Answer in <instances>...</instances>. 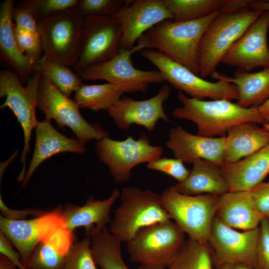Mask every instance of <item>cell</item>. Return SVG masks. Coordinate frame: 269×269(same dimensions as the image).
Listing matches in <instances>:
<instances>
[{"label": "cell", "mask_w": 269, "mask_h": 269, "mask_svg": "<svg viewBox=\"0 0 269 269\" xmlns=\"http://www.w3.org/2000/svg\"><path fill=\"white\" fill-rule=\"evenodd\" d=\"M95 148L98 156L118 183L128 181L135 166L161 158L163 154V148L152 145L145 134L136 140L131 136L121 141L105 137L97 141Z\"/></svg>", "instance_id": "cell-12"}, {"label": "cell", "mask_w": 269, "mask_h": 269, "mask_svg": "<svg viewBox=\"0 0 269 269\" xmlns=\"http://www.w3.org/2000/svg\"><path fill=\"white\" fill-rule=\"evenodd\" d=\"M177 99L182 106L174 109L172 116L186 119L197 127V134L209 137L216 135L225 137L232 126L244 122L264 125L267 123L258 108H243L226 99L205 101L187 97L179 91Z\"/></svg>", "instance_id": "cell-2"}, {"label": "cell", "mask_w": 269, "mask_h": 269, "mask_svg": "<svg viewBox=\"0 0 269 269\" xmlns=\"http://www.w3.org/2000/svg\"><path fill=\"white\" fill-rule=\"evenodd\" d=\"M0 209L1 215L4 218L15 220H25L28 216H33L35 218L43 216L48 212L39 208H27L23 210L12 209L8 207L3 202L0 195Z\"/></svg>", "instance_id": "cell-41"}, {"label": "cell", "mask_w": 269, "mask_h": 269, "mask_svg": "<svg viewBox=\"0 0 269 269\" xmlns=\"http://www.w3.org/2000/svg\"><path fill=\"white\" fill-rule=\"evenodd\" d=\"M192 163L186 179L172 186L176 191L190 196L203 193L220 196L230 191L220 167L203 159H196Z\"/></svg>", "instance_id": "cell-26"}, {"label": "cell", "mask_w": 269, "mask_h": 269, "mask_svg": "<svg viewBox=\"0 0 269 269\" xmlns=\"http://www.w3.org/2000/svg\"><path fill=\"white\" fill-rule=\"evenodd\" d=\"M143 49L139 43L130 49H121L114 58L87 68L80 76L85 81L105 80L119 87L124 93L145 92L150 84H161L165 81L159 70L145 71L134 67L132 55Z\"/></svg>", "instance_id": "cell-13"}, {"label": "cell", "mask_w": 269, "mask_h": 269, "mask_svg": "<svg viewBox=\"0 0 269 269\" xmlns=\"http://www.w3.org/2000/svg\"><path fill=\"white\" fill-rule=\"evenodd\" d=\"M260 225V236L254 269H269V221L263 218Z\"/></svg>", "instance_id": "cell-39"}, {"label": "cell", "mask_w": 269, "mask_h": 269, "mask_svg": "<svg viewBox=\"0 0 269 269\" xmlns=\"http://www.w3.org/2000/svg\"><path fill=\"white\" fill-rule=\"evenodd\" d=\"M184 240V233L169 220L140 229L127 249L130 260L141 266L166 267Z\"/></svg>", "instance_id": "cell-10"}, {"label": "cell", "mask_w": 269, "mask_h": 269, "mask_svg": "<svg viewBox=\"0 0 269 269\" xmlns=\"http://www.w3.org/2000/svg\"><path fill=\"white\" fill-rule=\"evenodd\" d=\"M78 2V0H22L17 5L27 9L38 21L74 8Z\"/></svg>", "instance_id": "cell-35"}, {"label": "cell", "mask_w": 269, "mask_h": 269, "mask_svg": "<svg viewBox=\"0 0 269 269\" xmlns=\"http://www.w3.org/2000/svg\"><path fill=\"white\" fill-rule=\"evenodd\" d=\"M146 166L149 169L157 170L172 176L178 182L185 180L190 171L181 160L176 158L161 157L147 163Z\"/></svg>", "instance_id": "cell-38"}, {"label": "cell", "mask_w": 269, "mask_h": 269, "mask_svg": "<svg viewBox=\"0 0 269 269\" xmlns=\"http://www.w3.org/2000/svg\"><path fill=\"white\" fill-rule=\"evenodd\" d=\"M121 28L114 17H84L79 56L73 70L80 76L87 68L111 60L121 49Z\"/></svg>", "instance_id": "cell-11"}, {"label": "cell", "mask_w": 269, "mask_h": 269, "mask_svg": "<svg viewBox=\"0 0 269 269\" xmlns=\"http://www.w3.org/2000/svg\"><path fill=\"white\" fill-rule=\"evenodd\" d=\"M12 243L8 238L0 231V253L8 258L19 269H25L23 265L21 256L18 252L15 251Z\"/></svg>", "instance_id": "cell-42"}, {"label": "cell", "mask_w": 269, "mask_h": 269, "mask_svg": "<svg viewBox=\"0 0 269 269\" xmlns=\"http://www.w3.org/2000/svg\"><path fill=\"white\" fill-rule=\"evenodd\" d=\"M139 269H167L165 267H144L140 266Z\"/></svg>", "instance_id": "cell-48"}, {"label": "cell", "mask_w": 269, "mask_h": 269, "mask_svg": "<svg viewBox=\"0 0 269 269\" xmlns=\"http://www.w3.org/2000/svg\"><path fill=\"white\" fill-rule=\"evenodd\" d=\"M258 109L263 119L267 123H269V98Z\"/></svg>", "instance_id": "cell-45"}, {"label": "cell", "mask_w": 269, "mask_h": 269, "mask_svg": "<svg viewBox=\"0 0 269 269\" xmlns=\"http://www.w3.org/2000/svg\"><path fill=\"white\" fill-rule=\"evenodd\" d=\"M91 239L92 256L97 266L101 269H130L122 257V241L107 227L95 233Z\"/></svg>", "instance_id": "cell-31"}, {"label": "cell", "mask_w": 269, "mask_h": 269, "mask_svg": "<svg viewBox=\"0 0 269 269\" xmlns=\"http://www.w3.org/2000/svg\"><path fill=\"white\" fill-rule=\"evenodd\" d=\"M83 20L75 7L38 21L43 54L72 68L79 56Z\"/></svg>", "instance_id": "cell-9"}, {"label": "cell", "mask_w": 269, "mask_h": 269, "mask_svg": "<svg viewBox=\"0 0 269 269\" xmlns=\"http://www.w3.org/2000/svg\"><path fill=\"white\" fill-rule=\"evenodd\" d=\"M19 150H16L15 151L11 156L5 162L0 163V182L1 180V178L2 177L4 173L6 168L10 164V163L12 161V160L16 157L17 153H18Z\"/></svg>", "instance_id": "cell-46"}, {"label": "cell", "mask_w": 269, "mask_h": 269, "mask_svg": "<svg viewBox=\"0 0 269 269\" xmlns=\"http://www.w3.org/2000/svg\"><path fill=\"white\" fill-rule=\"evenodd\" d=\"M263 126L269 132V123L263 125Z\"/></svg>", "instance_id": "cell-49"}, {"label": "cell", "mask_w": 269, "mask_h": 269, "mask_svg": "<svg viewBox=\"0 0 269 269\" xmlns=\"http://www.w3.org/2000/svg\"><path fill=\"white\" fill-rule=\"evenodd\" d=\"M230 191H250L269 174V144L253 154L221 167Z\"/></svg>", "instance_id": "cell-23"}, {"label": "cell", "mask_w": 269, "mask_h": 269, "mask_svg": "<svg viewBox=\"0 0 269 269\" xmlns=\"http://www.w3.org/2000/svg\"><path fill=\"white\" fill-rule=\"evenodd\" d=\"M269 11H262L228 49L221 62L247 72L257 67L269 68Z\"/></svg>", "instance_id": "cell-15"}, {"label": "cell", "mask_w": 269, "mask_h": 269, "mask_svg": "<svg viewBox=\"0 0 269 269\" xmlns=\"http://www.w3.org/2000/svg\"><path fill=\"white\" fill-rule=\"evenodd\" d=\"M170 93V87L163 85L156 95L145 100L137 101L128 96L122 97L108 112L120 130H127L136 124L151 132L159 120L171 122L163 107Z\"/></svg>", "instance_id": "cell-17"}, {"label": "cell", "mask_w": 269, "mask_h": 269, "mask_svg": "<svg viewBox=\"0 0 269 269\" xmlns=\"http://www.w3.org/2000/svg\"><path fill=\"white\" fill-rule=\"evenodd\" d=\"M51 120L45 119L38 122L35 128V144L29 168L22 182L25 187L36 168L44 161L61 152L82 153L86 151L85 144L77 138H69L57 131Z\"/></svg>", "instance_id": "cell-20"}, {"label": "cell", "mask_w": 269, "mask_h": 269, "mask_svg": "<svg viewBox=\"0 0 269 269\" xmlns=\"http://www.w3.org/2000/svg\"><path fill=\"white\" fill-rule=\"evenodd\" d=\"M250 191L256 208L269 221V183L262 182Z\"/></svg>", "instance_id": "cell-40"}, {"label": "cell", "mask_w": 269, "mask_h": 269, "mask_svg": "<svg viewBox=\"0 0 269 269\" xmlns=\"http://www.w3.org/2000/svg\"><path fill=\"white\" fill-rule=\"evenodd\" d=\"M260 232V226L238 232L215 217L208 241L213 252L215 267L239 263L254 269Z\"/></svg>", "instance_id": "cell-14"}, {"label": "cell", "mask_w": 269, "mask_h": 269, "mask_svg": "<svg viewBox=\"0 0 269 269\" xmlns=\"http://www.w3.org/2000/svg\"><path fill=\"white\" fill-rule=\"evenodd\" d=\"M166 146L176 158L183 162L193 163L198 159L212 161L219 167L224 165L225 137H209L193 134L178 126L169 132Z\"/></svg>", "instance_id": "cell-18"}, {"label": "cell", "mask_w": 269, "mask_h": 269, "mask_svg": "<svg viewBox=\"0 0 269 269\" xmlns=\"http://www.w3.org/2000/svg\"><path fill=\"white\" fill-rule=\"evenodd\" d=\"M37 107L44 114L45 119L54 120L62 130L68 127L84 144L92 139L98 140L109 137L99 123H90L82 117L79 106L73 99L41 76Z\"/></svg>", "instance_id": "cell-8"}, {"label": "cell", "mask_w": 269, "mask_h": 269, "mask_svg": "<svg viewBox=\"0 0 269 269\" xmlns=\"http://www.w3.org/2000/svg\"><path fill=\"white\" fill-rule=\"evenodd\" d=\"M249 7L253 10L261 11H269V0H253Z\"/></svg>", "instance_id": "cell-43"}, {"label": "cell", "mask_w": 269, "mask_h": 269, "mask_svg": "<svg viewBox=\"0 0 269 269\" xmlns=\"http://www.w3.org/2000/svg\"><path fill=\"white\" fill-rule=\"evenodd\" d=\"M120 195V190L115 189L110 196L103 200H96L91 195L82 206L67 203L64 208H61L60 216L72 235H74L76 228L83 227L85 236L91 237L110 223L111 208Z\"/></svg>", "instance_id": "cell-19"}, {"label": "cell", "mask_w": 269, "mask_h": 269, "mask_svg": "<svg viewBox=\"0 0 269 269\" xmlns=\"http://www.w3.org/2000/svg\"><path fill=\"white\" fill-rule=\"evenodd\" d=\"M172 20L186 21L202 18L219 11L249 6L252 0H163Z\"/></svg>", "instance_id": "cell-28"}, {"label": "cell", "mask_w": 269, "mask_h": 269, "mask_svg": "<svg viewBox=\"0 0 269 269\" xmlns=\"http://www.w3.org/2000/svg\"><path fill=\"white\" fill-rule=\"evenodd\" d=\"M124 94L116 85L82 84L74 92L73 100L80 108L94 111H108Z\"/></svg>", "instance_id": "cell-30"}, {"label": "cell", "mask_w": 269, "mask_h": 269, "mask_svg": "<svg viewBox=\"0 0 269 269\" xmlns=\"http://www.w3.org/2000/svg\"><path fill=\"white\" fill-rule=\"evenodd\" d=\"M40 79V74L34 70L24 86L19 77L13 72L8 69L0 72V97L5 98L0 109H10L23 132L24 145L20 160L22 166L17 178L19 182L23 181L26 173V160L29 152L31 133L38 122L35 109Z\"/></svg>", "instance_id": "cell-6"}, {"label": "cell", "mask_w": 269, "mask_h": 269, "mask_svg": "<svg viewBox=\"0 0 269 269\" xmlns=\"http://www.w3.org/2000/svg\"><path fill=\"white\" fill-rule=\"evenodd\" d=\"M160 196L162 207L184 233L199 242L208 243L220 195H187L172 186Z\"/></svg>", "instance_id": "cell-5"}, {"label": "cell", "mask_w": 269, "mask_h": 269, "mask_svg": "<svg viewBox=\"0 0 269 269\" xmlns=\"http://www.w3.org/2000/svg\"><path fill=\"white\" fill-rule=\"evenodd\" d=\"M220 11L190 21L165 20L146 31L137 42L143 49L157 50L199 75L200 43L206 29Z\"/></svg>", "instance_id": "cell-1"}, {"label": "cell", "mask_w": 269, "mask_h": 269, "mask_svg": "<svg viewBox=\"0 0 269 269\" xmlns=\"http://www.w3.org/2000/svg\"><path fill=\"white\" fill-rule=\"evenodd\" d=\"M215 217L229 227L244 231L259 227L264 218L250 191H229L220 195Z\"/></svg>", "instance_id": "cell-22"}, {"label": "cell", "mask_w": 269, "mask_h": 269, "mask_svg": "<svg viewBox=\"0 0 269 269\" xmlns=\"http://www.w3.org/2000/svg\"><path fill=\"white\" fill-rule=\"evenodd\" d=\"M122 30L121 49H130L148 30L160 22L173 19L163 0H128L114 16Z\"/></svg>", "instance_id": "cell-16"}, {"label": "cell", "mask_w": 269, "mask_h": 269, "mask_svg": "<svg viewBox=\"0 0 269 269\" xmlns=\"http://www.w3.org/2000/svg\"><path fill=\"white\" fill-rule=\"evenodd\" d=\"M49 219L47 213L30 220H15L0 215V231L10 241L20 254L23 266L37 245L47 236Z\"/></svg>", "instance_id": "cell-24"}, {"label": "cell", "mask_w": 269, "mask_h": 269, "mask_svg": "<svg viewBox=\"0 0 269 269\" xmlns=\"http://www.w3.org/2000/svg\"><path fill=\"white\" fill-rule=\"evenodd\" d=\"M140 52L143 58L157 68L165 81L191 98L201 100H238V89L232 83L223 80L207 81L157 50L144 49Z\"/></svg>", "instance_id": "cell-7"}, {"label": "cell", "mask_w": 269, "mask_h": 269, "mask_svg": "<svg viewBox=\"0 0 269 269\" xmlns=\"http://www.w3.org/2000/svg\"><path fill=\"white\" fill-rule=\"evenodd\" d=\"M167 269H214V254L208 243L191 238L184 240L166 267Z\"/></svg>", "instance_id": "cell-29"}, {"label": "cell", "mask_w": 269, "mask_h": 269, "mask_svg": "<svg viewBox=\"0 0 269 269\" xmlns=\"http://www.w3.org/2000/svg\"><path fill=\"white\" fill-rule=\"evenodd\" d=\"M262 12L246 6L219 13L206 29L200 43L201 77L204 78L216 72L225 54Z\"/></svg>", "instance_id": "cell-3"}, {"label": "cell", "mask_w": 269, "mask_h": 269, "mask_svg": "<svg viewBox=\"0 0 269 269\" xmlns=\"http://www.w3.org/2000/svg\"><path fill=\"white\" fill-rule=\"evenodd\" d=\"M0 269H19L4 256L0 254Z\"/></svg>", "instance_id": "cell-44"}, {"label": "cell", "mask_w": 269, "mask_h": 269, "mask_svg": "<svg viewBox=\"0 0 269 269\" xmlns=\"http://www.w3.org/2000/svg\"><path fill=\"white\" fill-rule=\"evenodd\" d=\"M127 0H78L76 10L84 17H114Z\"/></svg>", "instance_id": "cell-37"}, {"label": "cell", "mask_w": 269, "mask_h": 269, "mask_svg": "<svg viewBox=\"0 0 269 269\" xmlns=\"http://www.w3.org/2000/svg\"><path fill=\"white\" fill-rule=\"evenodd\" d=\"M122 203L116 209L108 229L122 242L128 243L141 229L171 220L162 207L161 196L138 187H125Z\"/></svg>", "instance_id": "cell-4"}, {"label": "cell", "mask_w": 269, "mask_h": 269, "mask_svg": "<svg viewBox=\"0 0 269 269\" xmlns=\"http://www.w3.org/2000/svg\"><path fill=\"white\" fill-rule=\"evenodd\" d=\"M225 136L224 164L236 162L269 144V132L251 122H244L230 128Z\"/></svg>", "instance_id": "cell-25"}, {"label": "cell", "mask_w": 269, "mask_h": 269, "mask_svg": "<svg viewBox=\"0 0 269 269\" xmlns=\"http://www.w3.org/2000/svg\"><path fill=\"white\" fill-rule=\"evenodd\" d=\"M34 70L68 97L83 84L81 77L72 68L56 62L44 54Z\"/></svg>", "instance_id": "cell-32"}, {"label": "cell", "mask_w": 269, "mask_h": 269, "mask_svg": "<svg viewBox=\"0 0 269 269\" xmlns=\"http://www.w3.org/2000/svg\"><path fill=\"white\" fill-rule=\"evenodd\" d=\"M214 269H253L243 264H226L215 267Z\"/></svg>", "instance_id": "cell-47"}, {"label": "cell", "mask_w": 269, "mask_h": 269, "mask_svg": "<svg viewBox=\"0 0 269 269\" xmlns=\"http://www.w3.org/2000/svg\"><path fill=\"white\" fill-rule=\"evenodd\" d=\"M13 0H5L0 4V58L7 69L26 82L35 68L21 52L15 36L12 18Z\"/></svg>", "instance_id": "cell-21"}, {"label": "cell", "mask_w": 269, "mask_h": 269, "mask_svg": "<svg viewBox=\"0 0 269 269\" xmlns=\"http://www.w3.org/2000/svg\"><path fill=\"white\" fill-rule=\"evenodd\" d=\"M268 183H269V181L268 182Z\"/></svg>", "instance_id": "cell-50"}, {"label": "cell", "mask_w": 269, "mask_h": 269, "mask_svg": "<svg viewBox=\"0 0 269 269\" xmlns=\"http://www.w3.org/2000/svg\"><path fill=\"white\" fill-rule=\"evenodd\" d=\"M14 33L21 52L35 68L43 55L39 31L20 29L14 26Z\"/></svg>", "instance_id": "cell-36"}, {"label": "cell", "mask_w": 269, "mask_h": 269, "mask_svg": "<svg viewBox=\"0 0 269 269\" xmlns=\"http://www.w3.org/2000/svg\"><path fill=\"white\" fill-rule=\"evenodd\" d=\"M69 250L58 239L42 241L24 267L25 269H62Z\"/></svg>", "instance_id": "cell-33"}, {"label": "cell", "mask_w": 269, "mask_h": 269, "mask_svg": "<svg viewBox=\"0 0 269 269\" xmlns=\"http://www.w3.org/2000/svg\"><path fill=\"white\" fill-rule=\"evenodd\" d=\"M212 77L234 84L237 88V104L246 108H258L269 98V68L249 73L238 69L232 77L215 72Z\"/></svg>", "instance_id": "cell-27"}, {"label": "cell", "mask_w": 269, "mask_h": 269, "mask_svg": "<svg viewBox=\"0 0 269 269\" xmlns=\"http://www.w3.org/2000/svg\"><path fill=\"white\" fill-rule=\"evenodd\" d=\"M91 244V237L86 236L74 242L69 250L62 269H98L93 258Z\"/></svg>", "instance_id": "cell-34"}]
</instances>
